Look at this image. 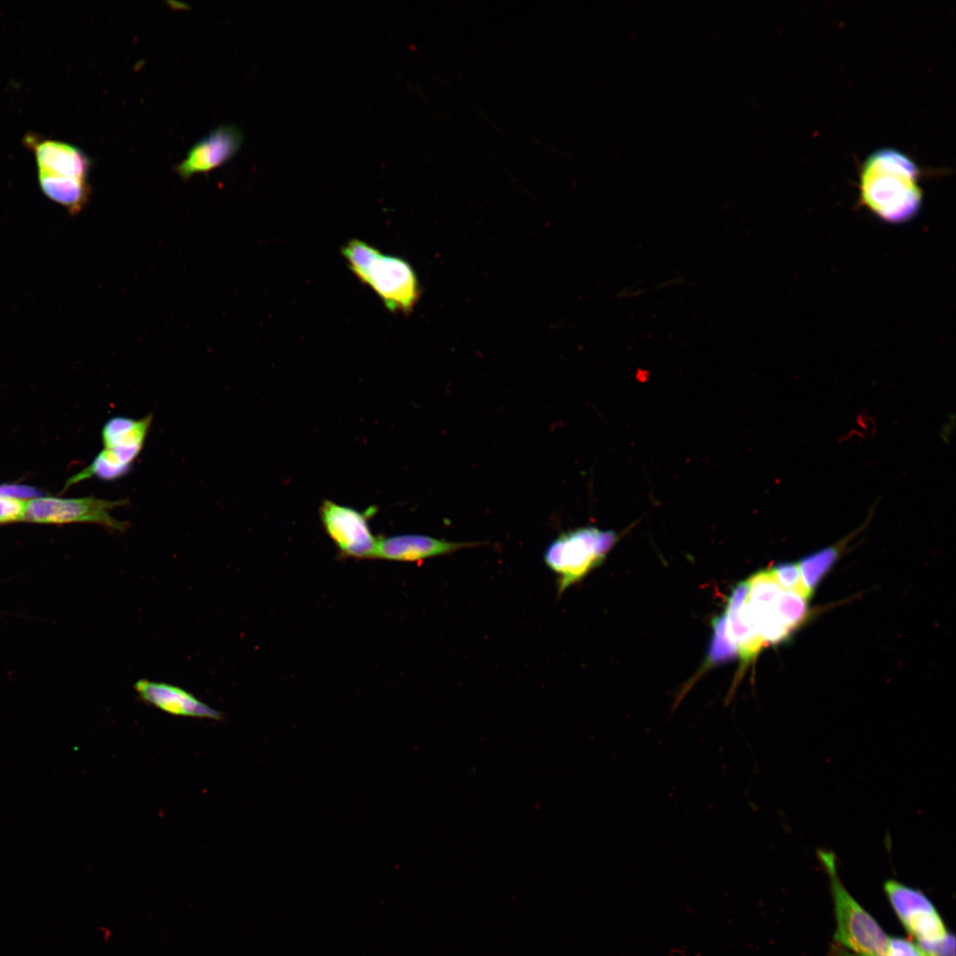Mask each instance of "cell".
Masks as SVG:
<instances>
[{
	"instance_id": "obj_2",
	"label": "cell",
	"mask_w": 956,
	"mask_h": 956,
	"mask_svg": "<svg viewBox=\"0 0 956 956\" xmlns=\"http://www.w3.org/2000/svg\"><path fill=\"white\" fill-rule=\"evenodd\" d=\"M23 143L35 155L42 192L72 214L78 213L89 193V158L76 146L35 134L27 135Z\"/></svg>"
},
{
	"instance_id": "obj_21",
	"label": "cell",
	"mask_w": 956,
	"mask_h": 956,
	"mask_svg": "<svg viewBox=\"0 0 956 956\" xmlns=\"http://www.w3.org/2000/svg\"><path fill=\"white\" fill-rule=\"evenodd\" d=\"M833 952H834L833 956H888L886 954V952L885 953L856 952L848 950V949H846V948H844V947H843L841 945H838L836 944H835V946L833 948Z\"/></svg>"
},
{
	"instance_id": "obj_12",
	"label": "cell",
	"mask_w": 956,
	"mask_h": 956,
	"mask_svg": "<svg viewBox=\"0 0 956 956\" xmlns=\"http://www.w3.org/2000/svg\"><path fill=\"white\" fill-rule=\"evenodd\" d=\"M140 698L172 715L220 721V712L197 699L181 687L140 679L135 683Z\"/></svg>"
},
{
	"instance_id": "obj_1",
	"label": "cell",
	"mask_w": 956,
	"mask_h": 956,
	"mask_svg": "<svg viewBox=\"0 0 956 956\" xmlns=\"http://www.w3.org/2000/svg\"><path fill=\"white\" fill-rule=\"evenodd\" d=\"M860 201L879 220L900 224L920 212L923 194L920 171L904 152L883 148L863 162L859 177Z\"/></svg>"
},
{
	"instance_id": "obj_5",
	"label": "cell",
	"mask_w": 956,
	"mask_h": 956,
	"mask_svg": "<svg viewBox=\"0 0 956 956\" xmlns=\"http://www.w3.org/2000/svg\"><path fill=\"white\" fill-rule=\"evenodd\" d=\"M151 422V414L140 419L116 416L108 420L101 434L104 449L89 466L67 481L66 488L94 476L113 481L127 474L143 450Z\"/></svg>"
},
{
	"instance_id": "obj_13",
	"label": "cell",
	"mask_w": 956,
	"mask_h": 956,
	"mask_svg": "<svg viewBox=\"0 0 956 956\" xmlns=\"http://www.w3.org/2000/svg\"><path fill=\"white\" fill-rule=\"evenodd\" d=\"M875 505L876 502L869 510L865 523H863L857 530H854L836 544L826 546L815 552L806 555L800 560L798 567L801 580L811 598L821 581L840 558L845 545L852 538L858 535L860 531L866 528L867 524L873 517Z\"/></svg>"
},
{
	"instance_id": "obj_20",
	"label": "cell",
	"mask_w": 956,
	"mask_h": 956,
	"mask_svg": "<svg viewBox=\"0 0 956 956\" xmlns=\"http://www.w3.org/2000/svg\"><path fill=\"white\" fill-rule=\"evenodd\" d=\"M42 492L34 487L18 484H0V497L8 498H36L41 497Z\"/></svg>"
},
{
	"instance_id": "obj_4",
	"label": "cell",
	"mask_w": 956,
	"mask_h": 956,
	"mask_svg": "<svg viewBox=\"0 0 956 956\" xmlns=\"http://www.w3.org/2000/svg\"><path fill=\"white\" fill-rule=\"evenodd\" d=\"M616 540L613 531L591 526L559 534L544 555L545 565L557 575L558 596L599 566Z\"/></svg>"
},
{
	"instance_id": "obj_3",
	"label": "cell",
	"mask_w": 956,
	"mask_h": 956,
	"mask_svg": "<svg viewBox=\"0 0 956 956\" xmlns=\"http://www.w3.org/2000/svg\"><path fill=\"white\" fill-rule=\"evenodd\" d=\"M817 854L829 881L836 917L835 943L856 952L885 953L889 937L841 882L835 853L819 850Z\"/></svg>"
},
{
	"instance_id": "obj_9",
	"label": "cell",
	"mask_w": 956,
	"mask_h": 956,
	"mask_svg": "<svg viewBox=\"0 0 956 956\" xmlns=\"http://www.w3.org/2000/svg\"><path fill=\"white\" fill-rule=\"evenodd\" d=\"M363 283L374 290L390 312H410L420 297L417 275L412 266L399 257L380 253Z\"/></svg>"
},
{
	"instance_id": "obj_8",
	"label": "cell",
	"mask_w": 956,
	"mask_h": 956,
	"mask_svg": "<svg viewBox=\"0 0 956 956\" xmlns=\"http://www.w3.org/2000/svg\"><path fill=\"white\" fill-rule=\"evenodd\" d=\"M883 888L893 911L920 951L951 934L933 903L922 891L896 880H888Z\"/></svg>"
},
{
	"instance_id": "obj_7",
	"label": "cell",
	"mask_w": 956,
	"mask_h": 956,
	"mask_svg": "<svg viewBox=\"0 0 956 956\" xmlns=\"http://www.w3.org/2000/svg\"><path fill=\"white\" fill-rule=\"evenodd\" d=\"M376 512L375 505L361 512L328 499L319 508L321 525L340 555L359 559L374 558L378 538L372 533L369 520Z\"/></svg>"
},
{
	"instance_id": "obj_18",
	"label": "cell",
	"mask_w": 956,
	"mask_h": 956,
	"mask_svg": "<svg viewBox=\"0 0 956 956\" xmlns=\"http://www.w3.org/2000/svg\"><path fill=\"white\" fill-rule=\"evenodd\" d=\"M26 504L22 499L0 497V523L20 520Z\"/></svg>"
},
{
	"instance_id": "obj_15",
	"label": "cell",
	"mask_w": 956,
	"mask_h": 956,
	"mask_svg": "<svg viewBox=\"0 0 956 956\" xmlns=\"http://www.w3.org/2000/svg\"><path fill=\"white\" fill-rule=\"evenodd\" d=\"M808 599L799 593L783 590L777 600V612L785 625L793 632L808 616Z\"/></svg>"
},
{
	"instance_id": "obj_11",
	"label": "cell",
	"mask_w": 956,
	"mask_h": 956,
	"mask_svg": "<svg viewBox=\"0 0 956 956\" xmlns=\"http://www.w3.org/2000/svg\"><path fill=\"white\" fill-rule=\"evenodd\" d=\"M482 544L478 542H451L425 535H397L378 538L373 559L416 562L428 558L447 555Z\"/></svg>"
},
{
	"instance_id": "obj_6",
	"label": "cell",
	"mask_w": 956,
	"mask_h": 956,
	"mask_svg": "<svg viewBox=\"0 0 956 956\" xmlns=\"http://www.w3.org/2000/svg\"><path fill=\"white\" fill-rule=\"evenodd\" d=\"M127 504V499L107 500L96 497H41L27 502L21 520L42 523L92 522L123 532L128 528V523L115 519L111 511Z\"/></svg>"
},
{
	"instance_id": "obj_14",
	"label": "cell",
	"mask_w": 956,
	"mask_h": 956,
	"mask_svg": "<svg viewBox=\"0 0 956 956\" xmlns=\"http://www.w3.org/2000/svg\"><path fill=\"white\" fill-rule=\"evenodd\" d=\"M341 252L349 268L361 282L364 281L370 266L381 253L374 246L358 239L350 240L343 246Z\"/></svg>"
},
{
	"instance_id": "obj_10",
	"label": "cell",
	"mask_w": 956,
	"mask_h": 956,
	"mask_svg": "<svg viewBox=\"0 0 956 956\" xmlns=\"http://www.w3.org/2000/svg\"><path fill=\"white\" fill-rule=\"evenodd\" d=\"M242 142L243 135L239 128L230 125L220 126L189 150L185 159L177 166V172L187 179L196 173L211 171L233 158Z\"/></svg>"
},
{
	"instance_id": "obj_19",
	"label": "cell",
	"mask_w": 956,
	"mask_h": 956,
	"mask_svg": "<svg viewBox=\"0 0 956 956\" xmlns=\"http://www.w3.org/2000/svg\"><path fill=\"white\" fill-rule=\"evenodd\" d=\"M886 954L888 956H923L915 944L903 937H889Z\"/></svg>"
},
{
	"instance_id": "obj_16",
	"label": "cell",
	"mask_w": 956,
	"mask_h": 956,
	"mask_svg": "<svg viewBox=\"0 0 956 956\" xmlns=\"http://www.w3.org/2000/svg\"><path fill=\"white\" fill-rule=\"evenodd\" d=\"M714 636L708 654L709 663L715 664L737 655L736 645L726 633L725 616L721 615L713 622Z\"/></svg>"
},
{
	"instance_id": "obj_17",
	"label": "cell",
	"mask_w": 956,
	"mask_h": 956,
	"mask_svg": "<svg viewBox=\"0 0 956 956\" xmlns=\"http://www.w3.org/2000/svg\"><path fill=\"white\" fill-rule=\"evenodd\" d=\"M769 570L783 590L794 591L807 599L811 598L802 582L798 564L783 562L769 568Z\"/></svg>"
}]
</instances>
